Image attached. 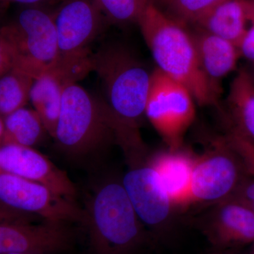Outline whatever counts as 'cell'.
Segmentation results:
<instances>
[{
	"label": "cell",
	"instance_id": "cell-1",
	"mask_svg": "<svg viewBox=\"0 0 254 254\" xmlns=\"http://www.w3.org/2000/svg\"><path fill=\"white\" fill-rule=\"evenodd\" d=\"M93 64L115 118L117 143L125 157L146 153L140 127L145 117L152 72L129 50L118 45L104 47L93 55Z\"/></svg>",
	"mask_w": 254,
	"mask_h": 254
},
{
	"label": "cell",
	"instance_id": "cell-2",
	"mask_svg": "<svg viewBox=\"0 0 254 254\" xmlns=\"http://www.w3.org/2000/svg\"><path fill=\"white\" fill-rule=\"evenodd\" d=\"M157 68L184 85L199 106L218 105L200 66L193 35L152 1L137 21Z\"/></svg>",
	"mask_w": 254,
	"mask_h": 254
},
{
	"label": "cell",
	"instance_id": "cell-3",
	"mask_svg": "<svg viewBox=\"0 0 254 254\" xmlns=\"http://www.w3.org/2000/svg\"><path fill=\"white\" fill-rule=\"evenodd\" d=\"M84 211L91 254H136L150 238L121 181L100 184Z\"/></svg>",
	"mask_w": 254,
	"mask_h": 254
},
{
	"label": "cell",
	"instance_id": "cell-4",
	"mask_svg": "<svg viewBox=\"0 0 254 254\" xmlns=\"http://www.w3.org/2000/svg\"><path fill=\"white\" fill-rule=\"evenodd\" d=\"M54 138L65 153L78 158L116 142L115 118L106 101L77 83H67Z\"/></svg>",
	"mask_w": 254,
	"mask_h": 254
},
{
	"label": "cell",
	"instance_id": "cell-5",
	"mask_svg": "<svg viewBox=\"0 0 254 254\" xmlns=\"http://www.w3.org/2000/svg\"><path fill=\"white\" fill-rule=\"evenodd\" d=\"M0 38L9 47L14 67L36 79L56 67L60 60L53 12L43 6H24L0 28Z\"/></svg>",
	"mask_w": 254,
	"mask_h": 254
},
{
	"label": "cell",
	"instance_id": "cell-6",
	"mask_svg": "<svg viewBox=\"0 0 254 254\" xmlns=\"http://www.w3.org/2000/svg\"><path fill=\"white\" fill-rule=\"evenodd\" d=\"M249 175L227 136L216 137L195 157L187 205L212 206L231 198Z\"/></svg>",
	"mask_w": 254,
	"mask_h": 254
},
{
	"label": "cell",
	"instance_id": "cell-7",
	"mask_svg": "<svg viewBox=\"0 0 254 254\" xmlns=\"http://www.w3.org/2000/svg\"><path fill=\"white\" fill-rule=\"evenodd\" d=\"M122 183L150 238L169 240L176 231V208L148 156L127 160Z\"/></svg>",
	"mask_w": 254,
	"mask_h": 254
},
{
	"label": "cell",
	"instance_id": "cell-8",
	"mask_svg": "<svg viewBox=\"0 0 254 254\" xmlns=\"http://www.w3.org/2000/svg\"><path fill=\"white\" fill-rule=\"evenodd\" d=\"M195 100L188 89L158 68L152 71L145 106L148 118L168 149L183 147L195 118Z\"/></svg>",
	"mask_w": 254,
	"mask_h": 254
},
{
	"label": "cell",
	"instance_id": "cell-9",
	"mask_svg": "<svg viewBox=\"0 0 254 254\" xmlns=\"http://www.w3.org/2000/svg\"><path fill=\"white\" fill-rule=\"evenodd\" d=\"M0 203L46 221L84 225L86 214L48 187L0 171Z\"/></svg>",
	"mask_w": 254,
	"mask_h": 254
},
{
	"label": "cell",
	"instance_id": "cell-10",
	"mask_svg": "<svg viewBox=\"0 0 254 254\" xmlns=\"http://www.w3.org/2000/svg\"><path fill=\"white\" fill-rule=\"evenodd\" d=\"M53 15L60 60L91 57L88 46L101 33L106 21L93 0H64Z\"/></svg>",
	"mask_w": 254,
	"mask_h": 254
},
{
	"label": "cell",
	"instance_id": "cell-11",
	"mask_svg": "<svg viewBox=\"0 0 254 254\" xmlns=\"http://www.w3.org/2000/svg\"><path fill=\"white\" fill-rule=\"evenodd\" d=\"M31 222L0 223V254H58L72 247L74 235L68 223Z\"/></svg>",
	"mask_w": 254,
	"mask_h": 254
},
{
	"label": "cell",
	"instance_id": "cell-12",
	"mask_svg": "<svg viewBox=\"0 0 254 254\" xmlns=\"http://www.w3.org/2000/svg\"><path fill=\"white\" fill-rule=\"evenodd\" d=\"M195 225L215 250L254 243V212L234 198L210 206Z\"/></svg>",
	"mask_w": 254,
	"mask_h": 254
},
{
	"label": "cell",
	"instance_id": "cell-13",
	"mask_svg": "<svg viewBox=\"0 0 254 254\" xmlns=\"http://www.w3.org/2000/svg\"><path fill=\"white\" fill-rule=\"evenodd\" d=\"M0 171L45 185L70 201L76 199V187L66 173L31 147L0 145Z\"/></svg>",
	"mask_w": 254,
	"mask_h": 254
},
{
	"label": "cell",
	"instance_id": "cell-14",
	"mask_svg": "<svg viewBox=\"0 0 254 254\" xmlns=\"http://www.w3.org/2000/svg\"><path fill=\"white\" fill-rule=\"evenodd\" d=\"M195 157L194 153L183 148H167L148 156V161L160 175L177 211L188 206Z\"/></svg>",
	"mask_w": 254,
	"mask_h": 254
},
{
	"label": "cell",
	"instance_id": "cell-15",
	"mask_svg": "<svg viewBox=\"0 0 254 254\" xmlns=\"http://www.w3.org/2000/svg\"><path fill=\"white\" fill-rule=\"evenodd\" d=\"M192 35L205 77L220 95L222 80L236 69L240 50L230 42L200 28Z\"/></svg>",
	"mask_w": 254,
	"mask_h": 254
},
{
	"label": "cell",
	"instance_id": "cell-16",
	"mask_svg": "<svg viewBox=\"0 0 254 254\" xmlns=\"http://www.w3.org/2000/svg\"><path fill=\"white\" fill-rule=\"evenodd\" d=\"M248 22H250L248 0H225L195 25L239 48L248 30Z\"/></svg>",
	"mask_w": 254,
	"mask_h": 254
},
{
	"label": "cell",
	"instance_id": "cell-17",
	"mask_svg": "<svg viewBox=\"0 0 254 254\" xmlns=\"http://www.w3.org/2000/svg\"><path fill=\"white\" fill-rule=\"evenodd\" d=\"M69 83L63 73L54 68L36 78L32 85L30 101L46 131L53 138L59 120L64 89Z\"/></svg>",
	"mask_w": 254,
	"mask_h": 254
},
{
	"label": "cell",
	"instance_id": "cell-18",
	"mask_svg": "<svg viewBox=\"0 0 254 254\" xmlns=\"http://www.w3.org/2000/svg\"><path fill=\"white\" fill-rule=\"evenodd\" d=\"M230 128L254 145V81L241 69L232 80L227 99Z\"/></svg>",
	"mask_w": 254,
	"mask_h": 254
},
{
	"label": "cell",
	"instance_id": "cell-19",
	"mask_svg": "<svg viewBox=\"0 0 254 254\" xmlns=\"http://www.w3.org/2000/svg\"><path fill=\"white\" fill-rule=\"evenodd\" d=\"M46 131L36 110L20 108L4 118L1 145L33 147L39 143Z\"/></svg>",
	"mask_w": 254,
	"mask_h": 254
},
{
	"label": "cell",
	"instance_id": "cell-20",
	"mask_svg": "<svg viewBox=\"0 0 254 254\" xmlns=\"http://www.w3.org/2000/svg\"><path fill=\"white\" fill-rule=\"evenodd\" d=\"M34 78L12 68L0 76V116L3 119L30 101Z\"/></svg>",
	"mask_w": 254,
	"mask_h": 254
},
{
	"label": "cell",
	"instance_id": "cell-21",
	"mask_svg": "<svg viewBox=\"0 0 254 254\" xmlns=\"http://www.w3.org/2000/svg\"><path fill=\"white\" fill-rule=\"evenodd\" d=\"M153 0H93L106 21L117 24L138 21Z\"/></svg>",
	"mask_w": 254,
	"mask_h": 254
},
{
	"label": "cell",
	"instance_id": "cell-22",
	"mask_svg": "<svg viewBox=\"0 0 254 254\" xmlns=\"http://www.w3.org/2000/svg\"><path fill=\"white\" fill-rule=\"evenodd\" d=\"M165 14L185 25L195 24L210 10L225 0H160Z\"/></svg>",
	"mask_w": 254,
	"mask_h": 254
},
{
	"label": "cell",
	"instance_id": "cell-23",
	"mask_svg": "<svg viewBox=\"0 0 254 254\" xmlns=\"http://www.w3.org/2000/svg\"><path fill=\"white\" fill-rule=\"evenodd\" d=\"M227 138L240 154L249 175L254 177V145L235 131L227 133Z\"/></svg>",
	"mask_w": 254,
	"mask_h": 254
},
{
	"label": "cell",
	"instance_id": "cell-24",
	"mask_svg": "<svg viewBox=\"0 0 254 254\" xmlns=\"http://www.w3.org/2000/svg\"><path fill=\"white\" fill-rule=\"evenodd\" d=\"M232 198L240 200L254 212V177L249 175Z\"/></svg>",
	"mask_w": 254,
	"mask_h": 254
},
{
	"label": "cell",
	"instance_id": "cell-25",
	"mask_svg": "<svg viewBox=\"0 0 254 254\" xmlns=\"http://www.w3.org/2000/svg\"><path fill=\"white\" fill-rule=\"evenodd\" d=\"M36 215L15 210L0 203V223L11 222H31Z\"/></svg>",
	"mask_w": 254,
	"mask_h": 254
},
{
	"label": "cell",
	"instance_id": "cell-26",
	"mask_svg": "<svg viewBox=\"0 0 254 254\" xmlns=\"http://www.w3.org/2000/svg\"><path fill=\"white\" fill-rule=\"evenodd\" d=\"M241 56L254 63V23L247 30L239 46Z\"/></svg>",
	"mask_w": 254,
	"mask_h": 254
},
{
	"label": "cell",
	"instance_id": "cell-27",
	"mask_svg": "<svg viewBox=\"0 0 254 254\" xmlns=\"http://www.w3.org/2000/svg\"><path fill=\"white\" fill-rule=\"evenodd\" d=\"M14 67V60L9 47L0 38V76Z\"/></svg>",
	"mask_w": 254,
	"mask_h": 254
},
{
	"label": "cell",
	"instance_id": "cell-28",
	"mask_svg": "<svg viewBox=\"0 0 254 254\" xmlns=\"http://www.w3.org/2000/svg\"><path fill=\"white\" fill-rule=\"evenodd\" d=\"M8 2H16L23 6H43L48 0H6Z\"/></svg>",
	"mask_w": 254,
	"mask_h": 254
},
{
	"label": "cell",
	"instance_id": "cell-29",
	"mask_svg": "<svg viewBox=\"0 0 254 254\" xmlns=\"http://www.w3.org/2000/svg\"><path fill=\"white\" fill-rule=\"evenodd\" d=\"M249 14L251 24L254 23V0H248Z\"/></svg>",
	"mask_w": 254,
	"mask_h": 254
},
{
	"label": "cell",
	"instance_id": "cell-30",
	"mask_svg": "<svg viewBox=\"0 0 254 254\" xmlns=\"http://www.w3.org/2000/svg\"><path fill=\"white\" fill-rule=\"evenodd\" d=\"M3 134H4V119L0 116V145L2 143Z\"/></svg>",
	"mask_w": 254,
	"mask_h": 254
},
{
	"label": "cell",
	"instance_id": "cell-31",
	"mask_svg": "<svg viewBox=\"0 0 254 254\" xmlns=\"http://www.w3.org/2000/svg\"><path fill=\"white\" fill-rule=\"evenodd\" d=\"M210 254H233L232 253H230V252H226V250H216L215 252H214L213 253Z\"/></svg>",
	"mask_w": 254,
	"mask_h": 254
},
{
	"label": "cell",
	"instance_id": "cell-32",
	"mask_svg": "<svg viewBox=\"0 0 254 254\" xmlns=\"http://www.w3.org/2000/svg\"><path fill=\"white\" fill-rule=\"evenodd\" d=\"M7 3L9 2H8L6 0H0V9H1V7H3L5 4H7Z\"/></svg>",
	"mask_w": 254,
	"mask_h": 254
},
{
	"label": "cell",
	"instance_id": "cell-33",
	"mask_svg": "<svg viewBox=\"0 0 254 254\" xmlns=\"http://www.w3.org/2000/svg\"><path fill=\"white\" fill-rule=\"evenodd\" d=\"M251 75H252V78H253L254 81V69L253 71H252V73H251Z\"/></svg>",
	"mask_w": 254,
	"mask_h": 254
},
{
	"label": "cell",
	"instance_id": "cell-34",
	"mask_svg": "<svg viewBox=\"0 0 254 254\" xmlns=\"http://www.w3.org/2000/svg\"><path fill=\"white\" fill-rule=\"evenodd\" d=\"M251 254H254V243L253 244V248H252V253Z\"/></svg>",
	"mask_w": 254,
	"mask_h": 254
},
{
	"label": "cell",
	"instance_id": "cell-35",
	"mask_svg": "<svg viewBox=\"0 0 254 254\" xmlns=\"http://www.w3.org/2000/svg\"></svg>",
	"mask_w": 254,
	"mask_h": 254
}]
</instances>
